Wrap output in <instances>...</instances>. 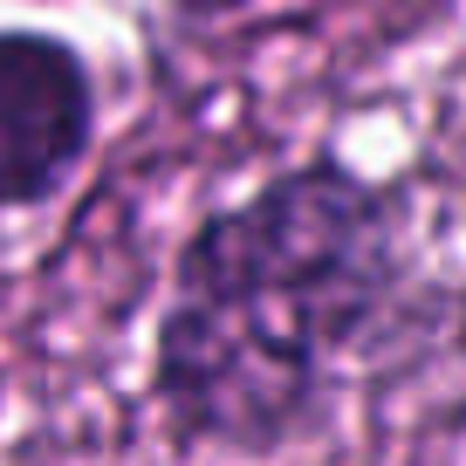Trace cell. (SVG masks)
<instances>
[{
	"instance_id": "obj_1",
	"label": "cell",
	"mask_w": 466,
	"mask_h": 466,
	"mask_svg": "<svg viewBox=\"0 0 466 466\" xmlns=\"http://www.w3.org/2000/svg\"><path fill=\"white\" fill-rule=\"evenodd\" d=\"M405 281V199L343 158L289 165L206 213L178 248L151 364L172 439L206 452L295 446Z\"/></svg>"
},
{
	"instance_id": "obj_2",
	"label": "cell",
	"mask_w": 466,
	"mask_h": 466,
	"mask_svg": "<svg viewBox=\"0 0 466 466\" xmlns=\"http://www.w3.org/2000/svg\"><path fill=\"white\" fill-rule=\"evenodd\" d=\"M96 145V76L83 48L0 28V213L56 199Z\"/></svg>"
},
{
	"instance_id": "obj_3",
	"label": "cell",
	"mask_w": 466,
	"mask_h": 466,
	"mask_svg": "<svg viewBox=\"0 0 466 466\" xmlns=\"http://www.w3.org/2000/svg\"><path fill=\"white\" fill-rule=\"evenodd\" d=\"M240 7H254V0H178L186 21H219V15H240Z\"/></svg>"
}]
</instances>
